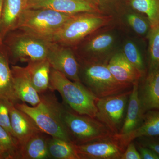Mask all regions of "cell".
<instances>
[{
    "label": "cell",
    "instance_id": "cell-1",
    "mask_svg": "<svg viewBox=\"0 0 159 159\" xmlns=\"http://www.w3.org/2000/svg\"><path fill=\"white\" fill-rule=\"evenodd\" d=\"M53 92L49 89L39 94L40 102L35 106H29L23 102L15 106L30 116L45 133L70 142L63 122L64 105L58 101Z\"/></svg>",
    "mask_w": 159,
    "mask_h": 159
},
{
    "label": "cell",
    "instance_id": "cell-2",
    "mask_svg": "<svg viewBox=\"0 0 159 159\" xmlns=\"http://www.w3.org/2000/svg\"><path fill=\"white\" fill-rule=\"evenodd\" d=\"M113 16L98 12L73 15L52 36L50 42L73 47L94 32L113 25Z\"/></svg>",
    "mask_w": 159,
    "mask_h": 159
},
{
    "label": "cell",
    "instance_id": "cell-3",
    "mask_svg": "<svg viewBox=\"0 0 159 159\" xmlns=\"http://www.w3.org/2000/svg\"><path fill=\"white\" fill-rule=\"evenodd\" d=\"M50 89L57 91L62 97L65 105L75 112L96 118L97 98L81 82L72 81L51 68Z\"/></svg>",
    "mask_w": 159,
    "mask_h": 159
},
{
    "label": "cell",
    "instance_id": "cell-4",
    "mask_svg": "<svg viewBox=\"0 0 159 159\" xmlns=\"http://www.w3.org/2000/svg\"><path fill=\"white\" fill-rule=\"evenodd\" d=\"M80 82L97 98L117 95L131 90L133 84L122 83L115 79L107 63L80 62Z\"/></svg>",
    "mask_w": 159,
    "mask_h": 159
},
{
    "label": "cell",
    "instance_id": "cell-5",
    "mask_svg": "<svg viewBox=\"0 0 159 159\" xmlns=\"http://www.w3.org/2000/svg\"><path fill=\"white\" fill-rule=\"evenodd\" d=\"M62 119L71 143L81 145L114 134L96 118L80 115L64 105Z\"/></svg>",
    "mask_w": 159,
    "mask_h": 159
},
{
    "label": "cell",
    "instance_id": "cell-6",
    "mask_svg": "<svg viewBox=\"0 0 159 159\" xmlns=\"http://www.w3.org/2000/svg\"><path fill=\"white\" fill-rule=\"evenodd\" d=\"M73 15L49 9H27L21 16L16 29L50 41L55 32Z\"/></svg>",
    "mask_w": 159,
    "mask_h": 159
},
{
    "label": "cell",
    "instance_id": "cell-7",
    "mask_svg": "<svg viewBox=\"0 0 159 159\" xmlns=\"http://www.w3.org/2000/svg\"><path fill=\"white\" fill-rule=\"evenodd\" d=\"M100 29L91 34L75 46L78 51H74L80 62L107 63L116 52V36L111 30Z\"/></svg>",
    "mask_w": 159,
    "mask_h": 159
},
{
    "label": "cell",
    "instance_id": "cell-8",
    "mask_svg": "<svg viewBox=\"0 0 159 159\" xmlns=\"http://www.w3.org/2000/svg\"><path fill=\"white\" fill-rule=\"evenodd\" d=\"M9 37L5 46L12 63L47 59L51 42L22 31Z\"/></svg>",
    "mask_w": 159,
    "mask_h": 159
},
{
    "label": "cell",
    "instance_id": "cell-9",
    "mask_svg": "<svg viewBox=\"0 0 159 159\" xmlns=\"http://www.w3.org/2000/svg\"><path fill=\"white\" fill-rule=\"evenodd\" d=\"M131 90L117 95L97 98L96 118L114 134H119L125 119Z\"/></svg>",
    "mask_w": 159,
    "mask_h": 159
},
{
    "label": "cell",
    "instance_id": "cell-10",
    "mask_svg": "<svg viewBox=\"0 0 159 159\" xmlns=\"http://www.w3.org/2000/svg\"><path fill=\"white\" fill-rule=\"evenodd\" d=\"M74 145L80 159H121L127 147L119 134Z\"/></svg>",
    "mask_w": 159,
    "mask_h": 159
},
{
    "label": "cell",
    "instance_id": "cell-11",
    "mask_svg": "<svg viewBox=\"0 0 159 159\" xmlns=\"http://www.w3.org/2000/svg\"><path fill=\"white\" fill-rule=\"evenodd\" d=\"M47 59L52 68L59 71L72 81L80 82V65L71 47L51 42Z\"/></svg>",
    "mask_w": 159,
    "mask_h": 159
},
{
    "label": "cell",
    "instance_id": "cell-12",
    "mask_svg": "<svg viewBox=\"0 0 159 159\" xmlns=\"http://www.w3.org/2000/svg\"><path fill=\"white\" fill-rule=\"evenodd\" d=\"M27 9H49L69 15L84 12L103 13L98 6L82 0H29Z\"/></svg>",
    "mask_w": 159,
    "mask_h": 159
},
{
    "label": "cell",
    "instance_id": "cell-13",
    "mask_svg": "<svg viewBox=\"0 0 159 159\" xmlns=\"http://www.w3.org/2000/svg\"><path fill=\"white\" fill-rule=\"evenodd\" d=\"M139 93L144 113L149 110H159V66L147 71L140 80Z\"/></svg>",
    "mask_w": 159,
    "mask_h": 159
},
{
    "label": "cell",
    "instance_id": "cell-14",
    "mask_svg": "<svg viewBox=\"0 0 159 159\" xmlns=\"http://www.w3.org/2000/svg\"><path fill=\"white\" fill-rule=\"evenodd\" d=\"M13 85L20 101L35 106L40 102V97L32 84L26 67L11 66Z\"/></svg>",
    "mask_w": 159,
    "mask_h": 159
},
{
    "label": "cell",
    "instance_id": "cell-15",
    "mask_svg": "<svg viewBox=\"0 0 159 159\" xmlns=\"http://www.w3.org/2000/svg\"><path fill=\"white\" fill-rule=\"evenodd\" d=\"M10 119L13 136L20 146L35 134L43 131L30 116L16 108L14 104L10 107Z\"/></svg>",
    "mask_w": 159,
    "mask_h": 159
},
{
    "label": "cell",
    "instance_id": "cell-16",
    "mask_svg": "<svg viewBox=\"0 0 159 159\" xmlns=\"http://www.w3.org/2000/svg\"><path fill=\"white\" fill-rule=\"evenodd\" d=\"M107 66L115 79L122 83L134 84L139 82L145 75L133 66L121 51L113 54Z\"/></svg>",
    "mask_w": 159,
    "mask_h": 159
},
{
    "label": "cell",
    "instance_id": "cell-17",
    "mask_svg": "<svg viewBox=\"0 0 159 159\" xmlns=\"http://www.w3.org/2000/svg\"><path fill=\"white\" fill-rule=\"evenodd\" d=\"M29 0H4L0 25V37L4 40L15 30L21 16L28 8Z\"/></svg>",
    "mask_w": 159,
    "mask_h": 159
},
{
    "label": "cell",
    "instance_id": "cell-18",
    "mask_svg": "<svg viewBox=\"0 0 159 159\" xmlns=\"http://www.w3.org/2000/svg\"><path fill=\"white\" fill-rule=\"evenodd\" d=\"M139 82L134 84L129 99L124 123L119 134H125L135 130L142 124L145 114L139 97Z\"/></svg>",
    "mask_w": 159,
    "mask_h": 159
},
{
    "label": "cell",
    "instance_id": "cell-19",
    "mask_svg": "<svg viewBox=\"0 0 159 159\" xmlns=\"http://www.w3.org/2000/svg\"><path fill=\"white\" fill-rule=\"evenodd\" d=\"M115 18L116 22H118L139 36L147 38L151 26L145 15L127 6Z\"/></svg>",
    "mask_w": 159,
    "mask_h": 159
},
{
    "label": "cell",
    "instance_id": "cell-20",
    "mask_svg": "<svg viewBox=\"0 0 159 159\" xmlns=\"http://www.w3.org/2000/svg\"><path fill=\"white\" fill-rule=\"evenodd\" d=\"M9 54L4 45L0 46V97L14 104L20 102L15 91Z\"/></svg>",
    "mask_w": 159,
    "mask_h": 159
},
{
    "label": "cell",
    "instance_id": "cell-21",
    "mask_svg": "<svg viewBox=\"0 0 159 159\" xmlns=\"http://www.w3.org/2000/svg\"><path fill=\"white\" fill-rule=\"evenodd\" d=\"M25 67L33 86L39 94L50 89L51 67L47 59L32 61Z\"/></svg>",
    "mask_w": 159,
    "mask_h": 159
},
{
    "label": "cell",
    "instance_id": "cell-22",
    "mask_svg": "<svg viewBox=\"0 0 159 159\" xmlns=\"http://www.w3.org/2000/svg\"><path fill=\"white\" fill-rule=\"evenodd\" d=\"M50 137L43 131L32 136L20 146V159H50L48 152Z\"/></svg>",
    "mask_w": 159,
    "mask_h": 159
},
{
    "label": "cell",
    "instance_id": "cell-23",
    "mask_svg": "<svg viewBox=\"0 0 159 159\" xmlns=\"http://www.w3.org/2000/svg\"><path fill=\"white\" fill-rule=\"evenodd\" d=\"M119 134L126 146L139 137L159 136V110L147 111L139 127L129 133Z\"/></svg>",
    "mask_w": 159,
    "mask_h": 159
},
{
    "label": "cell",
    "instance_id": "cell-24",
    "mask_svg": "<svg viewBox=\"0 0 159 159\" xmlns=\"http://www.w3.org/2000/svg\"><path fill=\"white\" fill-rule=\"evenodd\" d=\"M50 159H80L74 144L63 139L50 137L48 142Z\"/></svg>",
    "mask_w": 159,
    "mask_h": 159
},
{
    "label": "cell",
    "instance_id": "cell-25",
    "mask_svg": "<svg viewBox=\"0 0 159 159\" xmlns=\"http://www.w3.org/2000/svg\"><path fill=\"white\" fill-rule=\"evenodd\" d=\"M127 6L145 15L151 28L159 25V0H128Z\"/></svg>",
    "mask_w": 159,
    "mask_h": 159
},
{
    "label": "cell",
    "instance_id": "cell-26",
    "mask_svg": "<svg viewBox=\"0 0 159 159\" xmlns=\"http://www.w3.org/2000/svg\"><path fill=\"white\" fill-rule=\"evenodd\" d=\"M20 146L16 139L0 126V154L3 159H20Z\"/></svg>",
    "mask_w": 159,
    "mask_h": 159
},
{
    "label": "cell",
    "instance_id": "cell-27",
    "mask_svg": "<svg viewBox=\"0 0 159 159\" xmlns=\"http://www.w3.org/2000/svg\"><path fill=\"white\" fill-rule=\"evenodd\" d=\"M147 38L148 41V71L159 66V25L151 28Z\"/></svg>",
    "mask_w": 159,
    "mask_h": 159
},
{
    "label": "cell",
    "instance_id": "cell-28",
    "mask_svg": "<svg viewBox=\"0 0 159 159\" xmlns=\"http://www.w3.org/2000/svg\"><path fill=\"white\" fill-rule=\"evenodd\" d=\"M121 51L126 59L136 68L144 75L146 74L147 69L142 54L135 43L130 40L125 41Z\"/></svg>",
    "mask_w": 159,
    "mask_h": 159
},
{
    "label": "cell",
    "instance_id": "cell-29",
    "mask_svg": "<svg viewBox=\"0 0 159 159\" xmlns=\"http://www.w3.org/2000/svg\"><path fill=\"white\" fill-rule=\"evenodd\" d=\"M98 7L103 13L115 17L125 7L128 0H97Z\"/></svg>",
    "mask_w": 159,
    "mask_h": 159
},
{
    "label": "cell",
    "instance_id": "cell-30",
    "mask_svg": "<svg viewBox=\"0 0 159 159\" xmlns=\"http://www.w3.org/2000/svg\"><path fill=\"white\" fill-rule=\"evenodd\" d=\"M13 104L14 103L9 99L0 97V126L5 128L13 136L10 119V108Z\"/></svg>",
    "mask_w": 159,
    "mask_h": 159
},
{
    "label": "cell",
    "instance_id": "cell-31",
    "mask_svg": "<svg viewBox=\"0 0 159 159\" xmlns=\"http://www.w3.org/2000/svg\"><path fill=\"white\" fill-rule=\"evenodd\" d=\"M134 141L139 145L152 149L159 155V136L139 137Z\"/></svg>",
    "mask_w": 159,
    "mask_h": 159
},
{
    "label": "cell",
    "instance_id": "cell-32",
    "mask_svg": "<svg viewBox=\"0 0 159 159\" xmlns=\"http://www.w3.org/2000/svg\"><path fill=\"white\" fill-rule=\"evenodd\" d=\"M121 159H142L134 141L127 145Z\"/></svg>",
    "mask_w": 159,
    "mask_h": 159
},
{
    "label": "cell",
    "instance_id": "cell-33",
    "mask_svg": "<svg viewBox=\"0 0 159 159\" xmlns=\"http://www.w3.org/2000/svg\"><path fill=\"white\" fill-rule=\"evenodd\" d=\"M135 143L142 159H159V155L152 149Z\"/></svg>",
    "mask_w": 159,
    "mask_h": 159
},
{
    "label": "cell",
    "instance_id": "cell-34",
    "mask_svg": "<svg viewBox=\"0 0 159 159\" xmlns=\"http://www.w3.org/2000/svg\"><path fill=\"white\" fill-rule=\"evenodd\" d=\"M4 0H0V25H1V18H2V11Z\"/></svg>",
    "mask_w": 159,
    "mask_h": 159
},
{
    "label": "cell",
    "instance_id": "cell-35",
    "mask_svg": "<svg viewBox=\"0 0 159 159\" xmlns=\"http://www.w3.org/2000/svg\"><path fill=\"white\" fill-rule=\"evenodd\" d=\"M82 1L89 2L92 3V4H93L94 5H96V6H98V2H97V0H82Z\"/></svg>",
    "mask_w": 159,
    "mask_h": 159
},
{
    "label": "cell",
    "instance_id": "cell-36",
    "mask_svg": "<svg viewBox=\"0 0 159 159\" xmlns=\"http://www.w3.org/2000/svg\"><path fill=\"white\" fill-rule=\"evenodd\" d=\"M3 41L2 40V39H1V37H0V46L2 45V44H3Z\"/></svg>",
    "mask_w": 159,
    "mask_h": 159
},
{
    "label": "cell",
    "instance_id": "cell-37",
    "mask_svg": "<svg viewBox=\"0 0 159 159\" xmlns=\"http://www.w3.org/2000/svg\"><path fill=\"white\" fill-rule=\"evenodd\" d=\"M0 159H3L2 157V156H1V154H0Z\"/></svg>",
    "mask_w": 159,
    "mask_h": 159
}]
</instances>
